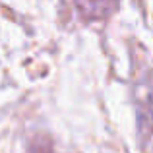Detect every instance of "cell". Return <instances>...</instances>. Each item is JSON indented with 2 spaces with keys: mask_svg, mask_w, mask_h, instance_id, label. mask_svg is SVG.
Here are the masks:
<instances>
[{
  "mask_svg": "<svg viewBox=\"0 0 153 153\" xmlns=\"http://www.w3.org/2000/svg\"><path fill=\"white\" fill-rule=\"evenodd\" d=\"M79 6L91 16H101L107 8V0H79Z\"/></svg>",
  "mask_w": 153,
  "mask_h": 153,
  "instance_id": "1",
  "label": "cell"
}]
</instances>
